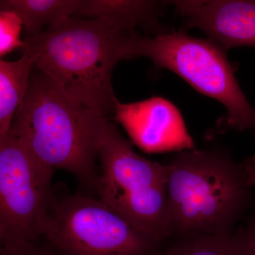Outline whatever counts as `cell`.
Masks as SVG:
<instances>
[{
  "label": "cell",
  "instance_id": "6da1fadb",
  "mask_svg": "<svg viewBox=\"0 0 255 255\" xmlns=\"http://www.w3.org/2000/svg\"><path fill=\"white\" fill-rule=\"evenodd\" d=\"M135 32L113 18L73 17L26 36L23 46L36 55L35 68L69 97L112 119L119 101L112 73L122 60L124 40Z\"/></svg>",
  "mask_w": 255,
  "mask_h": 255
},
{
  "label": "cell",
  "instance_id": "7a4b0ae2",
  "mask_svg": "<svg viewBox=\"0 0 255 255\" xmlns=\"http://www.w3.org/2000/svg\"><path fill=\"white\" fill-rule=\"evenodd\" d=\"M164 164L169 238L235 232L253 202L246 160L219 148L194 149L174 152Z\"/></svg>",
  "mask_w": 255,
  "mask_h": 255
},
{
  "label": "cell",
  "instance_id": "3957f363",
  "mask_svg": "<svg viewBox=\"0 0 255 255\" xmlns=\"http://www.w3.org/2000/svg\"><path fill=\"white\" fill-rule=\"evenodd\" d=\"M110 119L78 103L34 68L26 97L7 133L41 164L75 176L97 191L99 146Z\"/></svg>",
  "mask_w": 255,
  "mask_h": 255
},
{
  "label": "cell",
  "instance_id": "277c9868",
  "mask_svg": "<svg viewBox=\"0 0 255 255\" xmlns=\"http://www.w3.org/2000/svg\"><path fill=\"white\" fill-rule=\"evenodd\" d=\"M226 51L212 40L190 36L184 30L157 36L137 31L126 38L122 58H147L157 68L175 73L198 92L218 101L226 111L217 124L220 133L249 131L255 137V107L242 91Z\"/></svg>",
  "mask_w": 255,
  "mask_h": 255
},
{
  "label": "cell",
  "instance_id": "5b68a950",
  "mask_svg": "<svg viewBox=\"0 0 255 255\" xmlns=\"http://www.w3.org/2000/svg\"><path fill=\"white\" fill-rule=\"evenodd\" d=\"M98 158L100 200L157 241L169 238L166 164L139 155L110 121L101 139Z\"/></svg>",
  "mask_w": 255,
  "mask_h": 255
},
{
  "label": "cell",
  "instance_id": "8992f818",
  "mask_svg": "<svg viewBox=\"0 0 255 255\" xmlns=\"http://www.w3.org/2000/svg\"><path fill=\"white\" fill-rule=\"evenodd\" d=\"M43 237L51 255H159L161 242L134 227L100 199H55Z\"/></svg>",
  "mask_w": 255,
  "mask_h": 255
},
{
  "label": "cell",
  "instance_id": "52a82bcc",
  "mask_svg": "<svg viewBox=\"0 0 255 255\" xmlns=\"http://www.w3.org/2000/svg\"><path fill=\"white\" fill-rule=\"evenodd\" d=\"M53 169L41 164L17 139L0 137V241L36 242L43 236L55 199Z\"/></svg>",
  "mask_w": 255,
  "mask_h": 255
},
{
  "label": "cell",
  "instance_id": "ba28073f",
  "mask_svg": "<svg viewBox=\"0 0 255 255\" xmlns=\"http://www.w3.org/2000/svg\"><path fill=\"white\" fill-rule=\"evenodd\" d=\"M112 120L122 124L132 142L148 153L196 149L180 112L162 97L131 104L118 101Z\"/></svg>",
  "mask_w": 255,
  "mask_h": 255
},
{
  "label": "cell",
  "instance_id": "9c48e42d",
  "mask_svg": "<svg viewBox=\"0 0 255 255\" xmlns=\"http://www.w3.org/2000/svg\"><path fill=\"white\" fill-rule=\"evenodd\" d=\"M170 4L186 27L201 30L223 49L255 48V0H176Z\"/></svg>",
  "mask_w": 255,
  "mask_h": 255
},
{
  "label": "cell",
  "instance_id": "30bf717a",
  "mask_svg": "<svg viewBox=\"0 0 255 255\" xmlns=\"http://www.w3.org/2000/svg\"><path fill=\"white\" fill-rule=\"evenodd\" d=\"M170 1L152 0H80L75 17L113 18L134 31L143 30L147 36L169 32L160 22Z\"/></svg>",
  "mask_w": 255,
  "mask_h": 255
},
{
  "label": "cell",
  "instance_id": "8fae6325",
  "mask_svg": "<svg viewBox=\"0 0 255 255\" xmlns=\"http://www.w3.org/2000/svg\"><path fill=\"white\" fill-rule=\"evenodd\" d=\"M19 59L0 60V137L9 132L15 115L23 103L35 68L36 55L26 46Z\"/></svg>",
  "mask_w": 255,
  "mask_h": 255
},
{
  "label": "cell",
  "instance_id": "7c38bea8",
  "mask_svg": "<svg viewBox=\"0 0 255 255\" xmlns=\"http://www.w3.org/2000/svg\"><path fill=\"white\" fill-rule=\"evenodd\" d=\"M80 0H1L0 10L21 18L27 36H36L69 18L75 17Z\"/></svg>",
  "mask_w": 255,
  "mask_h": 255
},
{
  "label": "cell",
  "instance_id": "4fadbf2b",
  "mask_svg": "<svg viewBox=\"0 0 255 255\" xmlns=\"http://www.w3.org/2000/svg\"><path fill=\"white\" fill-rule=\"evenodd\" d=\"M159 255H243L236 231L178 239Z\"/></svg>",
  "mask_w": 255,
  "mask_h": 255
},
{
  "label": "cell",
  "instance_id": "5bb4252c",
  "mask_svg": "<svg viewBox=\"0 0 255 255\" xmlns=\"http://www.w3.org/2000/svg\"><path fill=\"white\" fill-rule=\"evenodd\" d=\"M23 23L15 12L0 10V55L9 54L15 49L21 50L24 43L21 39Z\"/></svg>",
  "mask_w": 255,
  "mask_h": 255
},
{
  "label": "cell",
  "instance_id": "9a60e30c",
  "mask_svg": "<svg viewBox=\"0 0 255 255\" xmlns=\"http://www.w3.org/2000/svg\"><path fill=\"white\" fill-rule=\"evenodd\" d=\"M243 255H255V211L246 225L236 231Z\"/></svg>",
  "mask_w": 255,
  "mask_h": 255
},
{
  "label": "cell",
  "instance_id": "2e32d148",
  "mask_svg": "<svg viewBox=\"0 0 255 255\" xmlns=\"http://www.w3.org/2000/svg\"><path fill=\"white\" fill-rule=\"evenodd\" d=\"M0 255H51L48 248L37 246L36 242H16L1 246Z\"/></svg>",
  "mask_w": 255,
  "mask_h": 255
},
{
  "label": "cell",
  "instance_id": "e0dca14e",
  "mask_svg": "<svg viewBox=\"0 0 255 255\" xmlns=\"http://www.w3.org/2000/svg\"><path fill=\"white\" fill-rule=\"evenodd\" d=\"M248 174V184L251 187H255V155L246 159Z\"/></svg>",
  "mask_w": 255,
  "mask_h": 255
}]
</instances>
